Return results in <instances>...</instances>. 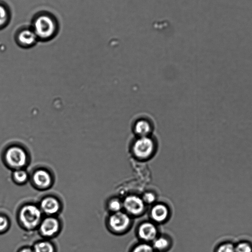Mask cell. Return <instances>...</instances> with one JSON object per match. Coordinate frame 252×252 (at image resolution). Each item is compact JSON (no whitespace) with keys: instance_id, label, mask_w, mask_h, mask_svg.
<instances>
[{"instance_id":"obj_1","label":"cell","mask_w":252,"mask_h":252,"mask_svg":"<svg viewBox=\"0 0 252 252\" xmlns=\"http://www.w3.org/2000/svg\"><path fill=\"white\" fill-rule=\"evenodd\" d=\"M159 147L158 138L156 134L147 136H132L129 139L128 150L136 160L146 161L152 158Z\"/></svg>"},{"instance_id":"obj_2","label":"cell","mask_w":252,"mask_h":252,"mask_svg":"<svg viewBox=\"0 0 252 252\" xmlns=\"http://www.w3.org/2000/svg\"><path fill=\"white\" fill-rule=\"evenodd\" d=\"M32 29L38 40H48L52 38L57 32V21L49 14L42 13L34 18Z\"/></svg>"},{"instance_id":"obj_3","label":"cell","mask_w":252,"mask_h":252,"mask_svg":"<svg viewBox=\"0 0 252 252\" xmlns=\"http://www.w3.org/2000/svg\"><path fill=\"white\" fill-rule=\"evenodd\" d=\"M156 124L154 119L146 113L135 115L130 122V129L132 136H147L155 133Z\"/></svg>"},{"instance_id":"obj_4","label":"cell","mask_w":252,"mask_h":252,"mask_svg":"<svg viewBox=\"0 0 252 252\" xmlns=\"http://www.w3.org/2000/svg\"><path fill=\"white\" fill-rule=\"evenodd\" d=\"M42 214L39 206L32 204H26L19 211V221L26 229L32 230L39 226L42 220Z\"/></svg>"},{"instance_id":"obj_5","label":"cell","mask_w":252,"mask_h":252,"mask_svg":"<svg viewBox=\"0 0 252 252\" xmlns=\"http://www.w3.org/2000/svg\"><path fill=\"white\" fill-rule=\"evenodd\" d=\"M132 218L124 210L111 213L107 219V226L113 234H124L131 227Z\"/></svg>"},{"instance_id":"obj_6","label":"cell","mask_w":252,"mask_h":252,"mask_svg":"<svg viewBox=\"0 0 252 252\" xmlns=\"http://www.w3.org/2000/svg\"><path fill=\"white\" fill-rule=\"evenodd\" d=\"M3 159L7 166L15 170L26 166L28 161V155L22 147L12 145L6 149Z\"/></svg>"},{"instance_id":"obj_7","label":"cell","mask_w":252,"mask_h":252,"mask_svg":"<svg viewBox=\"0 0 252 252\" xmlns=\"http://www.w3.org/2000/svg\"><path fill=\"white\" fill-rule=\"evenodd\" d=\"M123 210L132 218L137 217L143 215L147 205L141 196L136 194H129L123 200Z\"/></svg>"},{"instance_id":"obj_8","label":"cell","mask_w":252,"mask_h":252,"mask_svg":"<svg viewBox=\"0 0 252 252\" xmlns=\"http://www.w3.org/2000/svg\"><path fill=\"white\" fill-rule=\"evenodd\" d=\"M136 231L140 241L151 244L159 235L157 224L151 220L140 223Z\"/></svg>"},{"instance_id":"obj_9","label":"cell","mask_w":252,"mask_h":252,"mask_svg":"<svg viewBox=\"0 0 252 252\" xmlns=\"http://www.w3.org/2000/svg\"><path fill=\"white\" fill-rule=\"evenodd\" d=\"M149 215L150 220L157 224L163 223L169 218L170 211L165 204L156 202L152 205Z\"/></svg>"},{"instance_id":"obj_10","label":"cell","mask_w":252,"mask_h":252,"mask_svg":"<svg viewBox=\"0 0 252 252\" xmlns=\"http://www.w3.org/2000/svg\"><path fill=\"white\" fill-rule=\"evenodd\" d=\"M40 234L44 237L49 238L55 235L60 230V222L54 216H48L42 219L39 225Z\"/></svg>"},{"instance_id":"obj_11","label":"cell","mask_w":252,"mask_h":252,"mask_svg":"<svg viewBox=\"0 0 252 252\" xmlns=\"http://www.w3.org/2000/svg\"><path fill=\"white\" fill-rule=\"evenodd\" d=\"M32 179L34 185L40 189L49 188L52 183L51 174L44 169H39L35 171Z\"/></svg>"},{"instance_id":"obj_12","label":"cell","mask_w":252,"mask_h":252,"mask_svg":"<svg viewBox=\"0 0 252 252\" xmlns=\"http://www.w3.org/2000/svg\"><path fill=\"white\" fill-rule=\"evenodd\" d=\"M39 207L42 213L48 216H53L59 212L61 205L56 198L47 196L41 200Z\"/></svg>"},{"instance_id":"obj_13","label":"cell","mask_w":252,"mask_h":252,"mask_svg":"<svg viewBox=\"0 0 252 252\" xmlns=\"http://www.w3.org/2000/svg\"><path fill=\"white\" fill-rule=\"evenodd\" d=\"M16 40L19 45L26 48L32 46L38 40L32 28L20 31L17 34Z\"/></svg>"},{"instance_id":"obj_14","label":"cell","mask_w":252,"mask_h":252,"mask_svg":"<svg viewBox=\"0 0 252 252\" xmlns=\"http://www.w3.org/2000/svg\"><path fill=\"white\" fill-rule=\"evenodd\" d=\"M151 245L157 252H168L172 248V242L168 236L159 235Z\"/></svg>"},{"instance_id":"obj_15","label":"cell","mask_w":252,"mask_h":252,"mask_svg":"<svg viewBox=\"0 0 252 252\" xmlns=\"http://www.w3.org/2000/svg\"><path fill=\"white\" fill-rule=\"evenodd\" d=\"M34 252H56L55 247L49 241H40L34 244L32 247Z\"/></svg>"},{"instance_id":"obj_16","label":"cell","mask_w":252,"mask_h":252,"mask_svg":"<svg viewBox=\"0 0 252 252\" xmlns=\"http://www.w3.org/2000/svg\"><path fill=\"white\" fill-rule=\"evenodd\" d=\"M128 252H157L151 243L139 242L129 249Z\"/></svg>"},{"instance_id":"obj_17","label":"cell","mask_w":252,"mask_h":252,"mask_svg":"<svg viewBox=\"0 0 252 252\" xmlns=\"http://www.w3.org/2000/svg\"><path fill=\"white\" fill-rule=\"evenodd\" d=\"M107 206L111 213L122 211L123 210V200L117 197H112L108 200Z\"/></svg>"},{"instance_id":"obj_18","label":"cell","mask_w":252,"mask_h":252,"mask_svg":"<svg viewBox=\"0 0 252 252\" xmlns=\"http://www.w3.org/2000/svg\"><path fill=\"white\" fill-rule=\"evenodd\" d=\"M12 177L16 183L20 184L26 183L28 179V173L22 168L14 170Z\"/></svg>"},{"instance_id":"obj_19","label":"cell","mask_w":252,"mask_h":252,"mask_svg":"<svg viewBox=\"0 0 252 252\" xmlns=\"http://www.w3.org/2000/svg\"><path fill=\"white\" fill-rule=\"evenodd\" d=\"M214 252H235V244L229 242L221 243L216 247Z\"/></svg>"},{"instance_id":"obj_20","label":"cell","mask_w":252,"mask_h":252,"mask_svg":"<svg viewBox=\"0 0 252 252\" xmlns=\"http://www.w3.org/2000/svg\"><path fill=\"white\" fill-rule=\"evenodd\" d=\"M235 252H252V244L247 241H242L235 244Z\"/></svg>"},{"instance_id":"obj_21","label":"cell","mask_w":252,"mask_h":252,"mask_svg":"<svg viewBox=\"0 0 252 252\" xmlns=\"http://www.w3.org/2000/svg\"><path fill=\"white\" fill-rule=\"evenodd\" d=\"M141 198L146 205H152L156 202V195L152 191H148L145 192L141 196Z\"/></svg>"},{"instance_id":"obj_22","label":"cell","mask_w":252,"mask_h":252,"mask_svg":"<svg viewBox=\"0 0 252 252\" xmlns=\"http://www.w3.org/2000/svg\"><path fill=\"white\" fill-rule=\"evenodd\" d=\"M9 225L8 218L5 215L0 214V234L5 232L8 228Z\"/></svg>"},{"instance_id":"obj_23","label":"cell","mask_w":252,"mask_h":252,"mask_svg":"<svg viewBox=\"0 0 252 252\" xmlns=\"http://www.w3.org/2000/svg\"><path fill=\"white\" fill-rule=\"evenodd\" d=\"M8 16L9 14L6 8L2 5H0V27L6 23Z\"/></svg>"},{"instance_id":"obj_24","label":"cell","mask_w":252,"mask_h":252,"mask_svg":"<svg viewBox=\"0 0 252 252\" xmlns=\"http://www.w3.org/2000/svg\"><path fill=\"white\" fill-rule=\"evenodd\" d=\"M18 252H34L32 248L24 247L20 249Z\"/></svg>"}]
</instances>
